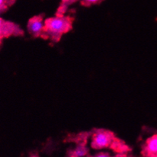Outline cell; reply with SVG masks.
Masks as SVG:
<instances>
[{
    "label": "cell",
    "mask_w": 157,
    "mask_h": 157,
    "mask_svg": "<svg viewBox=\"0 0 157 157\" xmlns=\"http://www.w3.org/2000/svg\"><path fill=\"white\" fill-rule=\"evenodd\" d=\"M44 33L53 39H58L71 28V21L68 18L56 16L46 20Z\"/></svg>",
    "instance_id": "cell-1"
},
{
    "label": "cell",
    "mask_w": 157,
    "mask_h": 157,
    "mask_svg": "<svg viewBox=\"0 0 157 157\" xmlns=\"http://www.w3.org/2000/svg\"><path fill=\"white\" fill-rule=\"evenodd\" d=\"M114 140V136L109 131H97L93 134L92 139V147L97 150L108 148L111 145Z\"/></svg>",
    "instance_id": "cell-2"
},
{
    "label": "cell",
    "mask_w": 157,
    "mask_h": 157,
    "mask_svg": "<svg viewBox=\"0 0 157 157\" xmlns=\"http://www.w3.org/2000/svg\"><path fill=\"white\" fill-rule=\"evenodd\" d=\"M45 22L40 17H34L30 19L28 24V31L34 36H39L44 31Z\"/></svg>",
    "instance_id": "cell-3"
},
{
    "label": "cell",
    "mask_w": 157,
    "mask_h": 157,
    "mask_svg": "<svg viewBox=\"0 0 157 157\" xmlns=\"http://www.w3.org/2000/svg\"><path fill=\"white\" fill-rule=\"evenodd\" d=\"M145 151L150 157H156L157 155V136H152L147 140L145 144Z\"/></svg>",
    "instance_id": "cell-4"
},
{
    "label": "cell",
    "mask_w": 157,
    "mask_h": 157,
    "mask_svg": "<svg viewBox=\"0 0 157 157\" xmlns=\"http://www.w3.org/2000/svg\"><path fill=\"white\" fill-rule=\"evenodd\" d=\"M88 154V150L82 145H79L74 150L73 157H86Z\"/></svg>",
    "instance_id": "cell-5"
},
{
    "label": "cell",
    "mask_w": 157,
    "mask_h": 157,
    "mask_svg": "<svg viewBox=\"0 0 157 157\" xmlns=\"http://www.w3.org/2000/svg\"><path fill=\"white\" fill-rule=\"evenodd\" d=\"M6 33H7V28H6V22L2 18H0V38Z\"/></svg>",
    "instance_id": "cell-6"
},
{
    "label": "cell",
    "mask_w": 157,
    "mask_h": 157,
    "mask_svg": "<svg viewBox=\"0 0 157 157\" xmlns=\"http://www.w3.org/2000/svg\"><path fill=\"white\" fill-rule=\"evenodd\" d=\"M95 157H110V155L108 153H100L97 154Z\"/></svg>",
    "instance_id": "cell-7"
},
{
    "label": "cell",
    "mask_w": 157,
    "mask_h": 157,
    "mask_svg": "<svg viewBox=\"0 0 157 157\" xmlns=\"http://www.w3.org/2000/svg\"><path fill=\"white\" fill-rule=\"evenodd\" d=\"M85 1H86L87 3H89V4H93V3L98 2L100 1V0H85Z\"/></svg>",
    "instance_id": "cell-8"
}]
</instances>
